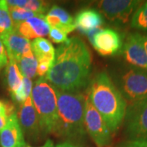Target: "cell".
<instances>
[{
	"instance_id": "13",
	"label": "cell",
	"mask_w": 147,
	"mask_h": 147,
	"mask_svg": "<svg viewBox=\"0 0 147 147\" xmlns=\"http://www.w3.org/2000/svg\"><path fill=\"white\" fill-rule=\"evenodd\" d=\"M0 145L2 147H25L26 146L16 113L8 118L6 126L0 130Z\"/></svg>"
},
{
	"instance_id": "2",
	"label": "cell",
	"mask_w": 147,
	"mask_h": 147,
	"mask_svg": "<svg viewBox=\"0 0 147 147\" xmlns=\"http://www.w3.org/2000/svg\"><path fill=\"white\" fill-rule=\"evenodd\" d=\"M88 96L110 131L115 132L124 121L127 102L106 73H99L92 80Z\"/></svg>"
},
{
	"instance_id": "27",
	"label": "cell",
	"mask_w": 147,
	"mask_h": 147,
	"mask_svg": "<svg viewBox=\"0 0 147 147\" xmlns=\"http://www.w3.org/2000/svg\"><path fill=\"white\" fill-rule=\"evenodd\" d=\"M118 147H147V140H127L121 142Z\"/></svg>"
},
{
	"instance_id": "32",
	"label": "cell",
	"mask_w": 147,
	"mask_h": 147,
	"mask_svg": "<svg viewBox=\"0 0 147 147\" xmlns=\"http://www.w3.org/2000/svg\"><path fill=\"white\" fill-rule=\"evenodd\" d=\"M40 147H55V146H54L53 142H52L51 140H47V142H45V144Z\"/></svg>"
},
{
	"instance_id": "8",
	"label": "cell",
	"mask_w": 147,
	"mask_h": 147,
	"mask_svg": "<svg viewBox=\"0 0 147 147\" xmlns=\"http://www.w3.org/2000/svg\"><path fill=\"white\" fill-rule=\"evenodd\" d=\"M95 50L102 56L116 54L123 47L120 34L110 28L97 29L87 34Z\"/></svg>"
},
{
	"instance_id": "6",
	"label": "cell",
	"mask_w": 147,
	"mask_h": 147,
	"mask_svg": "<svg viewBox=\"0 0 147 147\" xmlns=\"http://www.w3.org/2000/svg\"><path fill=\"white\" fill-rule=\"evenodd\" d=\"M124 124L129 140H147V96L127 107Z\"/></svg>"
},
{
	"instance_id": "21",
	"label": "cell",
	"mask_w": 147,
	"mask_h": 147,
	"mask_svg": "<svg viewBox=\"0 0 147 147\" xmlns=\"http://www.w3.org/2000/svg\"><path fill=\"white\" fill-rule=\"evenodd\" d=\"M7 3L8 6L25 8L38 15H42V13L47 11L48 7L46 2L38 0H8Z\"/></svg>"
},
{
	"instance_id": "22",
	"label": "cell",
	"mask_w": 147,
	"mask_h": 147,
	"mask_svg": "<svg viewBox=\"0 0 147 147\" xmlns=\"http://www.w3.org/2000/svg\"><path fill=\"white\" fill-rule=\"evenodd\" d=\"M131 26L138 30L147 32V2L141 4L133 13Z\"/></svg>"
},
{
	"instance_id": "26",
	"label": "cell",
	"mask_w": 147,
	"mask_h": 147,
	"mask_svg": "<svg viewBox=\"0 0 147 147\" xmlns=\"http://www.w3.org/2000/svg\"><path fill=\"white\" fill-rule=\"evenodd\" d=\"M15 107L9 101L0 100V115L9 118L15 112Z\"/></svg>"
},
{
	"instance_id": "29",
	"label": "cell",
	"mask_w": 147,
	"mask_h": 147,
	"mask_svg": "<svg viewBox=\"0 0 147 147\" xmlns=\"http://www.w3.org/2000/svg\"><path fill=\"white\" fill-rule=\"evenodd\" d=\"M8 120V118L6 116L0 115V130H2L6 126Z\"/></svg>"
},
{
	"instance_id": "19",
	"label": "cell",
	"mask_w": 147,
	"mask_h": 147,
	"mask_svg": "<svg viewBox=\"0 0 147 147\" xmlns=\"http://www.w3.org/2000/svg\"><path fill=\"white\" fill-rule=\"evenodd\" d=\"M16 64L23 77L30 79L35 77L37 74L38 61L33 52L22 57Z\"/></svg>"
},
{
	"instance_id": "17",
	"label": "cell",
	"mask_w": 147,
	"mask_h": 147,
	"mask_svg": "<svg viewBox=\"0 0 147 147\" xmlns=\"http://www.w3.org/2000/svg\"><path fill=\"white\" fill-rule=\"evenodd\" d=\"M31 49L38 61H49L53 63L55 48L53 44L44 38H34L31 42Z\"/></svg>"
},
{
	"instance_id": "11",
	"label": "cell",
	"mask_w": 147,
	"mask_h": 147,
	"mask_svg": "<svg viewBox=\"0 0 147 147\" xmlns=\"http://www.w3.org/2000/svg\"><path fill=\"white\" fill-rule=\"evenodd\" d=\"M17 118L23 130L34 138H38L41 133L38 116L32 101L31 96L20 105Z\"/></svg>"
},
{
	"instance_id": "30",
	"label": "cell",
	"mask_w": 147,
	"mask_h": 147,
	"mask_svg": "<svg viewBox=\"0 0 147 147\" xmlns=\"http://www.w3.org/2000/svg\"><path fill=\"white\" fill-rule=\"evenodd\" d=\"M55 147H76L75 146H74L72 144L69 143V142H64L61 144H59L57 146H56Z\"/></svg>"
},
{
	"instance_id": "23",
	"label": "cell",
	"mask_w": 147,
	"mask_h": 147,
	"mask_svg": "<svg viewBox=\"0 0 147 147\" xmlns=\"http://www.w3.org/2000/svg\"><path fill=\"white\" fill-rule=\"evenodd\" d=\"M32 85L33 84H32L31 79L23 77L22 83H21L20 88H18V90L15 93L11 95L13 100L20 103V104L23 103L29 96H31L32 89H33Z\"/></svg>"
},
{
	"instance_id": "25",
	"label": "cell",
	"mask_w": 147,
	"mask_h": 147,
	"mask_svg": "<svg viewBox=\"0 0 147 147\" xmlns=\"http://www.w3.org/2000/svg\"><path fill=\"white\" fill-rule=\"evenodd\" d=\"M49 38L51 40L55 43H64L68 40L67 34L65 32L57 29V28H51L49 31Z\"/></svg>"
},
{
	"instance_id": "7",
	"label": "cell",
	"mask_w": 147,
	"mask_h": 147,
	"mask_svg": "<svg viewBox=\"0 0 147 147\" xmlns=\"http://www.w3.org/2000/svg\"><path fill=\"white\" fill-rule=\"evenodd\" d=\"M84 126L97 147L108 146L111 142V131L102 117L86 96L84 105Z\"/></svg>"
},
{
	"instance_id": "12",
	"label": "cell",
	"mask_w": 147,
	"mask_h": 147,
	"mask_svg": "<svg viewBox=\"0 0 147 147\" xmlns=\"http://www.w3.org/2000/svg\"><path fill=\"white\" fill-rule=\"evenodd\" d=\"M0 39L5 46L8 60L17 62L22 57L32 52L30 39L21 36L16 30L0 37Z\"/></svg>"
},
{
	"instance_id": "18",
	"label": "cell",
	"mask_w": 147,
	"mask_h": 147,
	"mask_svg": "<svg viewBox=\"0 0 147 147\" xmlns=\"http://www.w3.org/2000/svg\"><path fill=\"white\" fill-rule=\"evenodd\" d=\"M5 77L7 89L11 96L20 88L23 79V76L16 61L8 60V63L5 69Z\"/></svg>"
},
{
	"instance_id": "15",
	"label": "cell",
	"mask_w": 147,
	"mask_h": 147,
	"mask_svg": "<svg viewBox=\"0 0 147 147\" xmlns=\"http://www.w3.org/2000/svg\"><path fill=\"white\" fill-rule=\"evenodd\" d=\"M45 19L51 28L59 29L65 34H69L76 29L73 17L59 6H53L45 16Z\"/></svg>"
},
{
	"instance_id": "20",
	"label": "cell",
	"mask_w": 147,
	"mask_h": 147,
	"mask_svg": "<svg viewBox=\"0 0 147 147\" xmlns=\"http://www.w3.org/2000/svg\"><path fill=\"white\" fill-rule=\"evenodd\" d=\"M14 30L15 27L11 17L9 6L6 0H0V37Z\"/></svg>"
},
{
	"instance_id": "16",
	"label": "cell",
	"mask_w": 147,
	"mask_h": 147,
	"mask_svg": "<svg viewBox=\"0 0 147 147\" xmlns=\"http://www.w3.org/2000/svg\"><path fill=\"white\" fill-rule=\"evenodd\" d=\"M104 23L103 16L94 9H84L75 16L74 24L76 29L87 34L88 33L100 29Z\"/></svg>"
},
{
	"instance_id": "33",
	"label": "cell",
	"mask_w": 147,
	"mask_h": 147,
	"mask_svg": "<svg viewBox=\"0 0 147 147\" xmlns=\"http://www.w3.org/2000/svg\"><path fill=\"white\" fill-rule=\"evenodd\" d=\"M25 147H31V146H28V145H26V146Z\"/></svg>"
},
{
	"instance_id": "10",
	"label": "cell",
	"mask_w": 147,
	"mask_h": 147,
	"mask_svg": "<svg viewBox=\"0 0 147 147\" xmlns=\"http://www.w3.org/2000/svg\"><path fill=\"white\" fill-rule=\"evenodd\" d=\"M122 53L127 63L147 70V53L143 45L142 34L132 33L127 37Z\"/></svg>"
},
{
	"instance_id": "9",
	"label": "cell",
	"mask_w": 147,
	"mask_h": 147,
	"mask_svg": "<svg viewBox=\"0 0 147 147\" xmlns=\"http://www.w3.org/2000/svg\"><path fill=\"white\" fill-rule=\"evenodd\" d=\"M141 4V1L135 0H103L99 2L98 7L109 21L126 24Z\"/></svg>"
},
{
	"instance_id": "28",
	"label": "cell",
	"mask_w": 147,
	"mask_h": 147,
	"mask_svg": "<svg viewBox=\"0 0 147 147\" xmlns=\"http://www.w3.org/2000/svg\"><path fill=\"white\" fill-rule=\"evenodd\" d=\"M7 63H8V57H7V50L4 44L0 39V72L2 69L7 66Z\"/></svg>"
},
{
	"instance_id": "5",
	"label": "cell",
	"mask_w": 147,
	"mask_h": 147,
	"mask_svg": "<svg viewBox=\"0 0 147 147\" xmlns=\"http://www.w3.org/2000/svg\"><path fill=\"white\" fill-rule=\"evenodd\" d=\"M119 90L131 103L147 96V70L131 66L124 70L119 79Z\"/></svg>"
},
{
	"instance_id": "31",
	"label": "cell",
	"mask_w": 147,
	"mask_h": 147,
	"mask_svg": "<svg viewBox=\"0 0 147 147\" xmlns=\"http://www.w3.org/2000/svg\"><path fill=\"white\" fill-rule=\"evenodd\" d=\"M142 41H143V45L146 49V52L147 53V34L146 35H142Z\"/></svg>"
},
{
	"instance_id": "14",
	"label": "cell",
	"mask_w": 147,
	"mask_h": 147,
	"mask_svg": "<svg viewBox=\"0 0 147 147\" xmlns=\"http://www.w3.org/2000/svg\"><path fill=\"white\" fill-rule=\"evenodd\" d=\"M18 34L26 38H42L49 34L50 26L43 15L33 16L26 21L21 22L15 29Z\"/></svg>"
},
{
	"instance_id": "3",
	"label": "cell",
	"mask_w": 147,
	"mask_h": 147,
	"mask_svg": "<svg viewBox=\"0 0 147 147\" xmlns=\"http://www.w3.org/2000/svg\"><path fill=\"white\" fill-rule=\"evenodd\" d=\"M56 89V88H55ZM57 119L54 135L66 138L81 137L85 134V98L80 92H66L56 89Z\"/></svg>"
},
{
	"instance_id": "4",
	"label": "cell",
	"mask_w": 147,
	"mask_h": 147,
	"mask_svg": "<svg viewBox=\"0 0 147 147\" xmlns=\"http://www.w3.org/2000/svg\"><path fill=\"white\" fill-rule=\"evenodd\" d=\"M31 98L38 116L41 133L53 134L57 119V98L55 88L44 77H41L33 87Z\"/></svg>"
},
{
	"instance_id": "1",
	"label": "cell",
	"mask_w": 147,
	"mask_h": 147,
	"mask_svg": "<svg viewBox=\"0 0 147 147\" xmlns=\"http://www.w3.org/2000/svg\"><path fill=\"white\" fill-rule=\"evenodd\" d=\"M92 68V54L79 37L68 38L57 48L53 65L45 79L56 89L79 92L87 87Z\"/></svg>"
},
{
	"instance_id": "24",
	"label": "cell",
	"mask_w": 147,
	"mask_h": 147,
	"mask_svg": "<svg viewBox=\"0 0 147 147\" xmlns=\"http://www.w3.org/2000/svg\"><path fill=\"white\" fill-rule=\"evenodd\" d=\"M9 11H10L11 17L13 21L15 29L19 24H21V22L26 21L33 16L38 15L31 11L26 10L25 8H21V7H12V6H9Z\"/></svg>"
}]
</instances>
